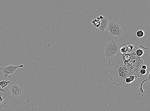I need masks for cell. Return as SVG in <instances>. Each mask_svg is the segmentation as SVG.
I'll return each instance as SVG.
<instances>
[{
  "label": "cell",
  "mask_w": 150,
  "mask_h": 111,
  "mask_svg": "<svg viewBox=\"0 0 150 111\" xmlns=\"http://www.w3.org/2000/svg\"><path fill=\"white\" fill-rule=\"evenodd\" d=\"M118 53L109 61L110 67V77L113 84L124 86L127 90L138 88V94L143 96L146 93L142 87L146 81L150 82V55L149 51L144 56L127 62L123 54Z\"/></svg>",
  "instance_id": "cell-1"
},
{
  "label": "cell",
  "mask_w": 150,
  "mask_h": 111,
  "mask_svg": "<svg viewBox=\"0 0 150 111\" xmlns=\"http://www.w3.org/2000/svg\"><path fill=\"white\" fill-rule=\"evenodd\" d=\"M118 44L114 40H112L106 44L104 49V56L108 60L115 56L120 51Z\"/></svg>",
  "instance_id": "cell-2"
},
{
  "label": "cell",
  "mask_w": 150,
  "mask_h": 111,
  "mask_svg": "<svg viewBox=\"0 0 150 111\" xmlns=\"http://www.w3.org/2000/svg\"><path fill=\"white\" fill-rule=\"evenodd\" d=\"M24 66L22 64L18 66L13 65H8L4 66L0 68V74L5 77V81L7 78H10L12 75H16L20 70L19 68L24 67Z\"/></svg>",
  "instance_id": "cell-3"
},
{
  "label": "cell",
  "mask_w": 150,
  "mask_h": 111,
  "mask_svg": "<svg viewBox=\"0 0 150 111\" xmlns=\"http://www.w3.org/2000/svg\"><path fill=\"white\" fill-rule=\"evenodd\" d=\"M107 28L111 36H117L120 37L124 33V28L119 23L114 21H111L108 23Z\"/></svg>",
  "instance_id": "cell-4"
},
{
  "label": "cell",
  "mask_w": 150,
  "mask_h": 111,
  "mask_svg": "<svg viewBox=\"0 0 150 111\" xmlns=\"http://www.w3.org/2000/svg\"><path fill=\"white\" fill-rule=\"evenodd\" d=\"M10 92L12 96L19 97L22 96L24 90L22 85L13 84L10 87Z\"/></svg>",
  "instance_id": "cell-5"
},
{
  "label": "cell",
  "mask_w": 150,
  "mask_h": 111,
  "mask_svg": "<svg viewBox=\"0 0 150 111\" xmlns=\"http://www.w3.org/2000/svg\"><path fill=\"white\" fill-rule=\"evenodd\" d=\"M12 81L4 80L0 81V91L5 93L7 92L12 84Z\"/></svg>",
  "instance_id": "cell-6"
},
{
  "label": "cell",
  "mask_w": 150,
  "mask_h": 111,
  "mask_svg": "<svg viewBox=\"0 0 150 111\" xmlns=\"http://www.w3.org/2000/svg\"><path fill=\"white\" fill-rule=\"evenodd\" d=\"M103 19L100 20L101 22L100 25L98 29L100 32H103L107 28L108 23V17L105 15H103Z\"/></svg>",
  "instance_id": "cell-7"
},
{
  "label": "cell",
  "mask_w": 150,
  "mask_h": 111,
  "mask_svg": "<svg viewBox=\"0 0 150 111\" xmlns=\"http://www.w3.org/2000/svg\"><path fill=\"white\" fill-rule=\"evenodd\" d=\"M142 47H143L142 46V48H137V50H136L135 54L138 57H142L144 56L145 54V51L142 49Z\"/></svg>",
  "instance_id": "cell-8"
},
{
  "label": "cell",
  "mask_w": 150,
  "mask_h": 111,
  "mask_svg": "<svg viewBox=\"0 0 150 111\" xmlns=\"http://www.w3.org/2000/svg\"><path fill=\"white\" fill-rule=\"evenodd\" d=\"M3 92H2L1 95H0V107H1L4 106L6 104V102L5 100L2 97Z\"/></svg>",
  "instance_id": "cell-9"
},
{
  "label": "cell",
  "mask_w": 150,
  "mask_h": 111,
  "mask_svg": "<svg viewBox=\"0 0 150 111\" xmlns=\"http://www.w3.org/2000/svg\"><path fill=\"white\" fill-rule=\"evenodd\" d=\"M137 36L139 38L142 37L145 35V33L144 31L142 30H138L136 33Z\"/></svg>",
  "instance_id": "cell-10"
}]
</instances>
